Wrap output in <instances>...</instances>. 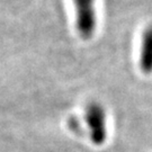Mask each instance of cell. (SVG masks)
I'll list each match as a JSON object with an SVG mask.
<instances>
[{
    "instance_id": "1",
    "label": "cell",
    "mask_w": 152,
    "mask_h": 152,
    "mask_svg": "<svg viewBox=\"0 0 152 152\" xmlns=\"http://www.w3.org/2000/svg\"><path fill=\"white\" fill-rule=\"evenodd\" d=\"M96 0H73L76 9V27L83 39H90L97 27Z\"/></svg>"
},
{
    "instance_id": "2",
    "label": "cell",
    "mask_w": 152,
    "mask_h": 152,
    "mask_svg": "<svg viewBox=\"0 0 152 152\" xmlns=\"http://www.w3.org/2000/svg\"><path fill=\"white\" fill-rule=\"evenodd\" d=\"M90 140L96 145H102L107 137L106 129V113L104 107L98 103L89 104L85 114Z\"/></svg>"
},
{
    "instance_id": "3",
    "label": "cell",
    "mask_w": 152,
    "mask_h": 152,
    "mask_svg": "<svg viewBox=\"0 0 152 152\" xmlns=\"http://www.w3.org/2000/svg\"><path fill=\"white\" fill-rule=\"evenodd\" d=\"M139 64L143 73H152V25L142 34Z\"/></svg>"
}]
</instances>
